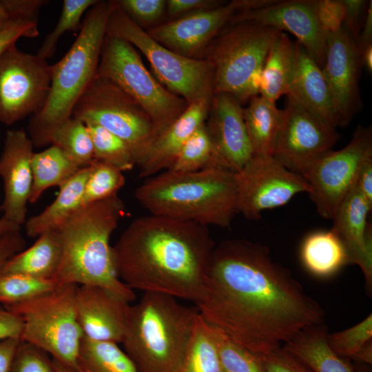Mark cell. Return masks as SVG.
<instances>
[{"label": "cell", "instance_id": "1", "mask_svg": "<svg viewBox=\"0 0 372 372\" xmlns=\"http://www.w3.org/2000/svg\"><path fill=\"white\" fill-rule=\"evenodd\" d=\"M202 318L257 355H266L307 327L324 323L325 312L265 245L244 239L214 247Z\"/></svg>", "mask_w": 372, "mask_h": 372}, {"label": "cell", "instance_id": "2", "mask_svg": "<svg viewBox=\"0 0 372 372\" xmlns=\"http://www.w3.org/2000/svg\"><path fill=\"white\" fill-rule=\"evenodd\" d=\"M214 247L207 226L149 214L130 223L112 250L117 275L132 290L196 304L205 292Z\"/></svg>", "mask_w": 372, "mask_h": 372}, {"label": "cell", "instance_id": "3", "mask_svg": "<svg viewBox=\"0 0 372 372\" xmlns=\"http://www.w3.org/2000/svg\"><path fill=\"white\" fill-rule=\"evenodd\" d=\"M125 213V204L116 194L81 207L63 223L55 230L62 256L52 280L58 285L99 286L132 302L135 293L118 278L110 245Z\"/></svg>", "mask_w": 372, "mask_h": 372}, {"label": "cell", "instance_id": "4", "mask_svg": "<svg viewBox=\"0 0 372 372\" xmlns=\"http://www.w3.org/2000/svg\"><path fill=\"white\" fill-rule=\"evenodd\" d=\"M149 214L228 227L238 213L236 173L223 168L171 170L148 178L135 190Z\"/></svg>", "mask_w": 372, "mask_h": 372}, {"label": "cell", "instance_id": "5", "mask_svg": "<svg viewBox=\"0 0 372 372\" xmlns=\"http://www.w3.org/2000/svg\"><path fill=\"white\" fill-rule=\"evenodd\" d=\"M177 299L147 291L130 306L122 343L138 372H178L199 313Z\"/></svg>", "mask_w": 372, "mask_h": 372}, {"label": "cell", "instance_id": "6", "mask_svg": "<svg viewBox=\"0 0 372 372\" xmlns=\"http://www.w3.org/2000/svg\"><path fill=\"white\" fill-rule=\"evenodd\" d=\"M113 6V1H99L90 8L69 50L51 65L48 98L28 125L34 147L51 145L53 133L72 117L74 106L94 77Z\"/></svg>", "mask_w": 372, "mask_h": 372}, {"label": "cell", "instance_id": "7", "mask_svg": "<svg viewBox=\"0 0 372 372\" xmlns=\"http://www.w3.org/2000/svg\"><path fill=\"white\" fill-rule=\"evenodd\" d=\"M229 25L200 59L211 66L214 94H229L242 105L259 94L263 65L282 32L253 21Z\"/></svg>", "mask_w": 372, "mask_h": 372}, {"label": "cell", "instance_id": "8", "mask_svg": "<svg viewBox=\"0 0 372 372\" xmlns=\"http://www.w3.org/2000/svg\"><path fill=\"white\" fill-rule=\"evenodd\" d=\"M96 74L115 84L147 112L157 136L188 106L154 78L132 44L112 34L105 36Z\"/></svg>", "mask_w": 372, "mask_h": 372}, {"label": "cell", "instance_id": "9", "mask_svg": "<svg viewBox=\"0 0 372 372\" xmlns=\"http://www.w3.org/2000/svg\"><path fill=\"white\" fill-rule=\"evenodd\" d=\"M78 286L59 285L38 298L3 306L21 317V341L31 343L52 359L74 367L84 337L77 316Z\"/></svg>", "mask_w": 372, "mask_h": 372}, {"label": "cell", "instance_id": "10", "mask_svg": "<svg viewBox=\"0 0 372 372\" xmlns=\"http://www.w3.org/2000/svg\"><path fill=\"white\" fill-rule=\"evenodd\" d=\"M106 33L120 37L138 49L148 60L160 82L188 105L211 102L213 72L204 59L188 58L153 39L113 1Z\"/></svg>", "mask_w": 372, "mask_h": 372}, {"label": "cell", "instance_id": "11", "mask_svg": "<svg viewBox=\"0 0 372 372\" xmlns=\"http://www.w3.org/2000/svg\"><path fill=\"white\" fill-rule=\"evenodd\" d=\"M72 116L98 125L123 140L139 167L157 134L147 112L111 81L95 74L74 107Z\"/></svg>", "mask_w": 372, "mask_h": 372}, {"label": "cell", "instance_id": "12", "mask_svg": "<svg viewBox=\"0 0 372 372\" xmlns=\"http://www.w3.org/2000/svg\"><path fill=\"white\" fill-rule=\"evenodd\" d=\"M371 154V127L358 126L344 148L331 150L303 172L309 197L322 217L333 218L354 186L363 161Z\"/></svg>", "mask_w": 372, "mask_h": 372}, {"label": "cell", "instance_id": "13", "mask_svg": "<svg viewBox=\"0 0 372 372\" xmlns=\"http://www.w3.org/2000/svg\"><path fill=\"white\" fill-rule=\"evenodd\" d=\"M51 65L37 54L12 45L0 56V123L11 125L43 107Z\"/></svg>", "mask_w": 372, "mask_h": 372}, {"label": "cell", "instance_id": "14", "mask_svg": "<svg viewBox=\"0 0 372 372\" xmlns=\"http://www.w3.org/2000/svg\"><path fill=\"white\" fill-rule=\"evenodd\" d=\"M238 213L258 220L263 211L287 204L296 194L309 192L305 179L273 156H253L236 173Z\"/></svg>", "mask_w": 372, "mask_h": 372}, {"label": "cell", "instance_id": "15", "mask_svg": "<svg viewBox=\"0 0 372 372\" xmlns=\"http://www.w3.org/2000/svg\"><path fill=\"white\" fill-rule=\"evenodd\" d=\"M273 156L289 170L302 175L317 159L332 150L336 130L287 95Z\"/></svg>", "mask_w": 372, "mask_h": 372}, {"label": "cell", "instance_id": "16", "mask_svg": "<svg viewBox=\"0 0 372 372\" xmlns=\"http://www.w3.org/2000/svg\"><path fill=\"white\" fill-rule=\"evenodd\" d=\"M276 0H233L220 6L194 12L152 27L147 33L169 50L200 59L203 51L237 13Z\"/></svg>", "mask_w": 372, "mask_h": 372}, {"label": "cell", "instance_id": "17", "mask_svg": "<svg viewBox=\"0 0 372 372\" xmlns=\"http://www.w3.org/2000/svg\"><path fill=\"white\" fill-rule=\"evenodd\" d=\"M360 54L351 34L343 24L327 36L322 72L329 87L338 125H347L360 108Z\"/></svg>", "mask_w": 372, "mask_h": 372}, {"label": "cell", "instance_id": "18", "mask_svg": "<svg viewBox=\"0 0 372 372\" xmlns=\"http://www.w3.org/2000/svg\"><path fill=\"white\" fill-rule=\"evenodd\" d=\"M245 21L291 33L322 70L327 34L318 22L313 0H276L271 4L237 13L229 23Z\"/></svg>", "mask_w": 372, "mask_h": 372}, {"label": "cell", "instance_id": "19", "mask_svg": "<svg viewBox=\"0 0 372 372\" xmlns=\"http://www.w3.org/2000/svg\"><path fill=\"white\" fill-rule=\"evenodd\" d=\"M33 147L23 129L6 132L0 156V178L3 186L0 209L5 219L20 226L26 221L27 205L32 191Z\"/></svg>", "mask_w": 372, "mask_h": 372}, {"label": "cell", "instance_id": "20", "mask_svg": "<svg viewBox=\"0 0 372 372\" xmlns=\"http://www.w3.org/2000/svg\"><path fill=\"white\" fill-rule=\"evenodd\" d=\"M205 125L223 167L239 172L254 156L241 104L229 94H214Z\"/></svg>", "mask_w": 372, "mask_h": 372}, {"label": "cell", "instance_id": "21", "mask_svg": "<svg viewBox=\"0 0 372 372\" xmlns=\"http://www.w3.org/2000/svg\"><path fill=\"white\" fill-rule=\"evenodd\" d=\"M130 306L128 301L105 288L78 286L77 316L84 337L87 338L122 343Z\"/></svg>", "mask_w": 372, "mask_h": 372}, {"label": "cell", "instance_id": "22", "mask_svg": "<svg viewBox=\"0 0 372 372\" xmlns=\"http://www.w3.org/2000/svg\"><path fill=\"white\" fill-rule=\"evenodd\" d=\"M372 206L355 183L332 220L331 229L339 238L349 263L358 265L364 276L367 291L372 289V229L367 217Z\"/></svg>", "mask_w": 372, "mask_h": 372}, {"label": "cell", "instance_id": "23", "mask_svg": "<svg viewBox=\"0 0 372 372\" xmlns=\"http://www.w3.org/2000/svg\"><path fill=\"white\" fill-rule=\"evenodd\" d=\"M293 75L287 95L324 123L339 127L332 98L322 70L298 41Z\"/></svg>", "mask_w": 372, "mask_h": 372}, {"label": "cell", "instance_id": "24", "mask_svg": "<svg viewBox=\"0 0 372 372\" xmlns=\"http://www.w3.org/2000/svg\"><path fill=\"white\" fill-rule=\"evenodd\" d=\"M210 103L200 101L188 105L184 112L157 136L139 167L140 178H148L170 168L187 139L205 123Z\"/></svg>", "mask_w": 372, "mask_h": 372}, {"label": "cell", "instance_id": "25", "mask_svg": "<svg viewBox=\"0 0 372 372\" xmlns=\"http://www.w3.org/2000/svg\"><path fill=\"white\" fill-rule=\"evenodd\" d=\"M324 323L303 329L282 345L313 372H355L349 359L337 355L327 343Z\"/></svg>", "mask_w": 372, "mask_h": 372}, {"label": "cell", "instance_id": "26", "mask_svg": "<svg viewBox=\"0 0 372 372\" xmlns=\"http://www.w3.org/2000/svg\"><path fill=\"white\" fill-rule=\"evenodd\" d=\"M89 166L81 168L60 185L59 193L52 203L39 214L26 220L24 225L29 237L35 238L46 231H55L82 207Z\"/></svg>", "mask_w": 372, "mask_h": 372}, {"label": "cell", "instance_id": "27", "mask_svg": "<svg viewBox=\"0 0 372 372\" xmlns=\"http://www.w3.org/2000/svg\"><path fill=\"white\" fill-rule=\"evenodd\" d=\"M62 256V245L56 231L38 236L35 242L17 253L3 266L1 274H22L43 279H52Z\"/></svg>", "mask_w": 372, "mask_h": 372}, {"label": "cell", "instance_id": "28", "mask_svg": "<svg viewBox=\"0 0 372 372\" xmlns=\"http://www.w3.org/2000/svg\"><path fill=\"white\" fill-rule=\"evenodd\" d=\"M283 112L276 103L256 95L243 108L244 120L254 156H272Z\"/></svg>", "mask_w": 372, "mask_h": 372}, {"label": "cell", "instance_id": "29", "mask_svg": "<svg viewBox=\"0 0 372 372\" xmlns=\"http://www.w3.org/2000/svg\"><path fill=\"white\" fill-rule=\"evenodd\" d=\"M296 44L282 32L271 48L263 65L259 95L275 102L287 94L291 83Z\"/></svg>", "mask_w": 372, "mask_h": 372}, {"label": "cell", "instance_id": "30", "mask_svg": "<svg viewBox=\"0 0 372 372\" xmlns=\"http://www.w3.org/2000/svg\"><path fill=\"white\" fill-rule=\"evenodd\" d=\"M301 259L311 273L326 277L349 263L345 249L331 229L309 234L301 247Z\"/></svg>", "mask_w": 372, "mask_h": 372}, {"label": "cell", "instance_id": "31", "mask_svg": "<svg viewBox=\"0 0 372 372\" xmlns=\"http://www.w3.org/2000/svg\"><path fill=\"white\" fill-rule=\"evenodd\" d=\"M32 187L29 203H36L51 187H59L80 168L58 147L50 145L34 152L32 161Z\"/></svg>", "mask_w": 372, "mask_h": 372}, {"label": "cell", "instance_id": "32", "mask_svg": "<svg viewBox=\"0 0 372 372\" xmlns=\"http://www.w3.org/2000/svg\"><path fill=\"white\" fill-rule=\"evenodd\" d=\"M80 372H138L133 362L117 343L83 337L78 353Z\"/></svg>", "mask_w": 372, "mask_h": 372}, {"label": "cell", "instance_id": "33", "mask_svg": "<svg viewBox=\"0 0 372 372\" xmlns=\"http://www.w3.org/2000/svg\"><path fill=\"white\" fill-rule=\"evenodd\" d=\"M223 168L216 154L205 123L200 125L182 147L169 169L178 172H193Z\"/></svg>", "mask_w": 372, "mask_h": 372}, {"label": "cell", "instance_id": "34", "mask_svg": "<svg viewBox=\"0 0 372 372\" xmlns=\"http://www.w3.org/2000/svg\"><path fill=\"white\" fill-rule=\"evenodd\" d=\"M327 343L337 355L365 363H372V314L353 327L328 333Z\"/></svg>", "mask_w": 372, "mask_h": 372}, {"label": "cell", "instance_id": "35", "mask_svg": "<svg viewBox=\"0 0 372 372\" xmlns=\"http://www.w3.org/2000/svg\"><path fill=\"white\" fill-rule=\"evenodd\" d=\"M51 145L60 148L80 169L88 167L94 160L87 125L72 116L56 129Z\"/></svg>", "mask_w": 372, "mask_h": 372}, {"label": "cell", "instance_id": "36", "mask_svg": "<svg viewBox=\"0 0 372 372\" xmlns=\"http://www.w3.org/2000/svg\"><path fill=\"white\" fill-rule=\"evenodd\" d=\"M178 372H221L217 349L209 326L200 314Z\"/></svg>", "mask_w": 372, "mask_h": 372}, {"label": "cell", "instance_id": "37", "mask_svg": "<svg viewBox=\"0 0 372 372\" xmlns=\"http://www.w3.org/2000/svg\"><path fill=\"white\" fill-rule=\"evenodd\" d=\"M85 125L92 141L94 160L114 166L123 172L136 165L131 149L123 140L98 125Z\"/></svg>", "mask_w": 372, "mask_h": 372}, {"label": "cell", "instance_id": "38", "mask_svg": "<svg viewBox=\"0 0 372 372\" xmlns=\"http://www.w3.org/2000/svg\"><path fill=\"white\" fill-rule=\"evenodd\" d=\"M59 285L52 279L0 273V304L10 306L45 295Z\"/></svg>", "mask_w": 372, "mask_h": 372}, {"label": "cell", "instance_id": "39", "mask_svg": "<svg viewBox=\"0 0 372 372\" xmlns=\"http://www.w3.org/2000/svg\"><path fill=\"white\" fill-rule=\"evenodd\" d=\"M89 167L82 207L116 195L125 183L123 172L114 166L94 160Z\"/></svg>", "mask_w": 372, "mask_h": 372}, {"label": "cell", "instance_id": "40", "mask_svg": "<svg viewBox=\"0 0 372 372\" xmlns=\"http://www.w3.org/2000/svg\"><path fill=\"white\" fill-rule=\"evenodd\" d=\"M208 325L217 349L221 372H266L258 355L234 342L218 329Z\"/></svg>", "mask_w": 372, "mask_h": 372}, {"label": "cell", "instance_id": "41", "mask_svg": "<svg viewBox=\"0 0 372 372\" xmlns=\"http://www.w3.org/2000/svg\"><path fill=\"white\" fill-rule=\"evenodd\" d=\"M99 0H64L61 16L56 26L48 34L41 45L37 54L47 60L56 52L61 37L66 32L81 28L83 14Z\"/></svg>", "mask_w": 372, "mask_h": 372}, {"label": "cell", "instance_id": "42", "mask_svg": "<svg viewBox=\"0 0 372 372\" xmlns=\"http://www.w3.org/2000/svg\"><path fill=\"white\" fill-rule=\"evenodd\" d=\"M41 348L21 340L15 353L11 372H56L52 358Z\"/></svg>", "mask_w": 372, "mask_h": 372}, {"label": "cell", "instance_id": "43", "mask_svg": "<svg viewBox=\"0 0 372 372\" xmlns=\"http://www.w3.org/2000/svg\"><path fill=\"white\" fill-rule=\"evenodd\" d=\"M116 2L141 27L156 22L166 10L165 0H118Z\"/></svg>", "mask_w": 372, "mask_h": 372}, {"label": "cell", "instance_id": "44", "mask_svg": "<svg viewBox=\"0 0 372 372\" xmlns=\"http://www.w3.org/2000/svg\"><path fill=\"white\" fill-rule=\"evenodd\" d=\"M39 34L38 20L10 18L0 29V56L19 38H35Z\"/></svg>", "mask_w": 372, "mask_h": 372}, {"label": "cell", "instance_id": "45", "mask_svg": "<svg viewBox=\"0 0 372 372\" xmlns=\"http://www.w3.org/2000/svg\"><path fill=\"white\" fill-rule=\"evenodd\" d=\"M318 22L328 34L338 31L344 20V6L342 0H314Z\"/></svg>", "mask_w": 372, "mask_h": 372}, {"label": "cell", "instance_id": "46", "mask_svg": "<svg viewBox=\"0 0 372 372\" xmlns=\"http://www.w3.org/2000/svg\"><path fill=\"white\" fill-rule=\"evenodd\" d=\"M258 356L262 360L266 372H313L282 347Z\"/></svg>", "mask_w": 372, "mask_h": 372}, {"label": "cell", "instance_id": "47", "mask_svg": "<svg viewBox=\"0 0 372 372\" xmlns=\"http://www.w3.org/2000/svg\"><path fill=\"white\" fill-rule=\"evenodd\" d=\"M344 6V25L355 43L362 28L369 1L365 0H342Z\"/></svg>", "mask_w": 372, "mask_h": 372}, {"label": "cell", "instance_id": "48", "mask_svg": "<svg viewBox=\"0 0 372 372\" xmlns=\"http://www.w3.org/2000/svg\"><path fill=\"white\" fill-rule=\"evenodd\" d=\"M10 18L38 20L41 8L49 1L46 0H1Z\"/></svg>", "mask_w": 372, "mask_h": 372}, {"label": "cell", "instance_id": "49", "mask_svg": "<svg viewBox=\"0 0 372 372\" xmlns=\"http://www.w3.org/2000/svg\"><path fill=\"white\" fill-rule=\"evenodd\" d=\"M220 1L214 0H168L166 1V11L172 17L181 16L223 5Z\"/></svg>", "mask_w": 372, "mask_h": 372}, {"label": "cell", "instance_id": "50", "mask_svg": "<svg viewBox=\"0 0 372 372\" xmlns=\"http://www.w3.org/2000/svg\"><path fill=\"white\" fill-rule=\"evenodd\" d=\"M23 323L19 316L0 304V342L10 339H20Z\"/></svg>", "mask_w": 372, "mask_h": 372}, {"label": "cell", "instance_id": "51", "mask_svg": "<svg viewBox=\"0 0 372 372\" xmlns=\"http://www.w3.org/2000/svg\"><path fill=\"white\" fill-rule=\"evenodd\" d=\"M26 242L20 231H13L0 238V273L6 261L25 248Z\"/></svg>", "mask_w": 372, "mask_h": 372}, {"label": "cell", "instance_id": "52", "mask_svg": "<svg viewBox=\"0 0 372 372\" xmlns=\"http://www.w3.org/2000/svg\"><path fill=\"white\" fill-rule=\"evenodd\" d=\"M355 185L372 206V154L363 161L358 174Z\"/></svg>", "mask_w": 372, "mask_h": 372}, {"label": "cell", "instance_id": "53", "mask_svg": "<svg viewBox=\"0 0 372 372\" xmlns=\"http://www.w3.org/2000/svg\"><path fill=\"white\" fill-rule=\"evenodd\" d=\"M20 342L19 338L0 342V372H11L13 359Z\"/></svg>", "mask_w": 372, "mask_h": 372}, {"label": "cell", "instance_id": "54", "mask_svg": "<svg viewBox=\"0 0 372 372\" xmlns=\"http://www.w3.org/2000/svg\"><path fill=\"white\" fill-rule=\"evenodd\" d=\"M369 45H372V1L369 3L365 19L356 43L358 52Z\"/></svg>", "mask_w": 372, "mask_h": 372}, {"label": "cell", "instance_id": "55", "mask_svg": "<svg viewBox=\"0 0 372 372\" xmlns=\"http://www.w3.org/2000/svg\"><path fill=\"white\" fill-rule=\"evenodd\" d=\"M362 67L372 72V45H369L359 52Z\"/></svg>", "mask_w": 372, "mask_h": 372}, {"label": "cell", "instance_id": "56", "mask_svg": "<svg viewBox=\"0 0 372 372\" xmlns=\"http://www.w3.org/2000/svg\"><path fill=\"white\" fill-rule=\"evenodd\" d=\"M1 212L0 209V214ZM21 228V226L5 219L2 216H0V238L10 232L20 231Z\"/></svg>", "mask_w": 372, "mask_h": 372}, {"label": "cell", "instance_id": "57", "mask_svg": "<svg viewBox=\"0 0 372 372\" xmlns=\"http://www.w3.org/2000/svg\"><path fill=\"white\" fill-rule=\"evenodd\" d=\"M56 372H80L76 367L70 366L52 359Z\"/></svg>", "mask_w": 372, "mask_h": 372}, {"label": "cell", "instance_id": "58", "mask_svg": "<svg viewBox=\"0 0 372 372\" xmlns=\"http://www.w3.org/2000/svg\"><path fill=\"white\" fill-rule=\"evenodd\" d=\"M10 19V17L0 0V29L2 28L6 23Z\"/></svg>", "mask_w": 372, "mask_h": 372}]
</instances>
